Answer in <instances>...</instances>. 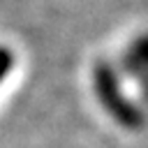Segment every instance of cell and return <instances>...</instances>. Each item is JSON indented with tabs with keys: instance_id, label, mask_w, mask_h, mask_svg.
Masks as SVG:
<instances>
[{
	"instance_id": "obj_1",
	"label": "cell",
	"mask_w": 148,
	"mask_h": 148,
	"mask_svg": "<svg viewBox=\"0 0 148 148\" xmlns=\"http://www.w3.org/2000/svg\"><path fill=\"white\" fill-rule=\"evenodd\" d=\"M92 81H95V92H97L102 106H104L123 127H130V130L141 127V123H143L141 109L123 95V88H120V81H118V72H116L106 60H99V62L95 65V69H92Z\"/></svg>"
},
{
	"instance_id": "obj_2",
	"label": "cell",
	"mask_w": 148,
	"mask_h": 148,
	"mask_svg": "<svg viewBox=\"0 0 148 148\" xmlns=\"http://www.w3.org/2000/svg\"><path fill=\"white\" fill-rule=\"evenodd\" d=\"M146 67H148V42L141 35L125 51V56H123V72H127L130 76L143 79L146 76Z\"/></svg>"
},
{
	"instance_id": "obj_3",
	"label": "cell",
	"mask_w": 148,
	"mask_h": 148,
	"mask_svg": "<svg viewBox=\"0 0 148 148\" xmlns=\"http://www.w3.org/2000/svg\"><path fill=\"white\" fill-rule=\"evenodd\" d=\"M12 62H14V56H12V51L7 49V46H0V81L9 74V69H12Z\"/></svg>"
}]
</instances>
